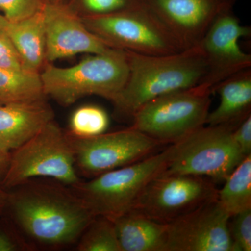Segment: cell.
I'll use <instances>...</instances> for the list:
<instances>
[{"label":"cell","instance_id":"cell-8","mask_svg":"<svg viewBox=\"0 0 251 251\" xmlns=\"http://www.w3.org/2000/svg\"><path fill=\"white\" fill-rule=\"evenodd\" d=\"M81 18L90 31L112 49L148 55L184 50L165 25L144 4L116 14Z\"/></svg>","mask_w":251,"mask_h":251},{"label":"cell","instance_id":"cell-1","mask_svg":"<svg viewBox=\"0 0 251 251\" xmlns=\"http://www.w3.org/2000/svg\"><path fill=\"white\" fill-rule=\"evenodd\" d=\"M29 180L10 189L6 209L34 242L52 248L77 243L95 216L71 186Z\"/></svg>","mask_w":251,"mask_h":251},{"label":"cell","instance_id":"cell-17","mask_svg":"<svg viewBox=\"0 0 251 251\" xmlns=\"http://www.w3.org/2000/svg\"><path fill=\"white\" fill-rule=\"evenodd\" d=\"M113 221L122 251H165L168 224L131 210Z\"/></svg>","mask_w":251,"mask_h":251},{"label":"cell","instance_id":"cell-18","mask_svg":"<svg viewBox=\"0 0 251 251\" xmlns=\"http://www.w3.org/2000/svg\"><path fill=\"white\" fill-rule=\"evenodd\" d=\"M43 9L21 21L9 22L5 29L25 68L29 72L38 74L47 64Z\"/></svg>","mask_w":251,"mask_h":251},{"label":"cell","instance_id":"cell-19","mask_svg":"<svg viewBox=\"0 0 251 251\" xmlns=\"http://www.w3.org/2000/svg\"><path fill=\"white\" fill-rule=\"evenodd\" d=\"M45 99L39 74L0 68V105L30 103Z\"/></svg>","mask_w":251,"mask_h":251},{"label":"cell","instance_id":"cell-27","mask_svg":"<svg viewBox=\"0 0 251 251\" xmlns=\"http://www.w3.org/2000/svg\"><path fill=\"white\" fill-rule=\"evenodd\" d=\"M232 135L244 156L251 154V115H248L234 128Z\"/></svg>","mask_w":251,"mask_h":251},{"label":"cell","instance_id":"cell-22","mask_svg":"<svg viewBox=\"0 0 251 251\" xmlns=\"http://www.w3.org/2000/svg\"><path fill=\"white\" fill-rule=\"evenodd\" d=\"M109 125L110 119L105 110L97 105H84L72 114L68 132L79 138H90L105 133Z\"/></svg>","mask_w":251,"mask_h":251},{"label":"cell","instance_id":"cell-31","mask_svg":"<svg viewBox=\"0 0 251 251\" xmlns=\"http://www.w3.org/2000/svg\"><path fill=\"white\" fill-rule=\"evenodd\" d=\"M9 24V21L3 15L0 14V31H5Z\"/></svg>","mask_w":251,"mask_h":251},{"label":"cell","instance_id":"cell-11","mask_svg":"<svg viewBox=\"0 0 251 251\" xmlns=\"http://www.w3.org/2000/svg\"><path fill=\"white\" fill-rule=\"evenodd\" d=\"M231 216L217 198L168 224L164 251H233Z\"/></svg>","mask_w":251,"mask_h":251},{"label":"cell","instance_id":"cell-5","mask_svg":"<svg viewBox=\"0 0 251 251\" xmlns=\"http://www.w3.org/2000/svg\"><path fill=\"white\" fill-rule=\"evenodd\" d=\"M42 177L71 187L81 181L67 132L54 120L11 151L1 187L10 190L29 180Z\"/></svg>","mask_w":251,"mask_h":251},{"label":"cell","instance_id":"cell-23","mask_svg":"<svg viewBox=\"0 0 251 251\" xmlns=\"http://www.w3.org/2000/svg\"><path fill=\"white\" fill-rule=\"evenodd\" d=\"M229 232L233 251H251V209L231 216Z\"/></svg>","mask_w":251,"mask_h":251},{"label":"cell","instance_id":"cell-3","mask_svg":"<svg viewBox=\"0 0 251 251\" xmlns=\"http://www.w3.org/2000/svg\"><path fill=\"white\" fill-rule=\"evenodd\" d=\"M39 75L46 97L61 105H70L90 95L112 102L126 82L128 59L125 50L111 48L102 53L90 54L72 67L47 63Z\"/></svg>","mask_w":251,"mask_h":251},{"label":"cell","instance_id":"cell-14","mask_svg":"<svg viewBox=\"0 0 251 251\" xmlns=\"http://www.w3.org/2000/svg\"><path fill=\"white\" fill-rule=\"evenodd\" d=\"M47 63L77 54L102 53L111 48L86 27L74 11L57 4H45L43 9Z\"/></svg>","mask_w":251,"mask_h":251},{"label":"cell","instance_id":"cell-13","mask_svg":"<svg viewBox=\"0 0 251 251\" xmlns=\"http://www.w3.org/2000/svg\"><path fill=\"white\" fill-rule=\"evenodd\" d=\"M233 11L219 16L211 25L199 46L205 57L207 75L204 84L214 92L220 82L251 69V55L244 52L239 41L251 34Z\"/></svg>","mask_w":251,"mask_h":251},{"label":"cell","instance_id":"cell-2","mask_svg":"<svg viewBox=\"0 0 251 251\" xmlns=\"http://www.w3.org/2000/svg\"><path fill=\"white\" fill-rule=\"evenodd\" d=\"M125 52L128 77L112 101L120 115L132 118L153 99L205 82L207 66L199 45L166 55Z\"/></svg>","mask_w":251,"mask_h":251},{"label":"cell","instance_id":"cell-16","mask_svg":"<svg viewBox=\"0 0 251 251\" xmlns=\"http://www.w3.org/2000/svg\"><path fill=\"white\" fill-rule=\"evenodd\" d=\"M220 95L219 105L209 112L206 125L216 126L242 121L251 114V69L226 79L216 85Z\"/></svg>","mask_w":251,"mask_h":251},{"label":"cell","instance_id":"cell-28","mask_svg":"<svg viewBox=\"0 0 251 251\" xmlns=\"http://www.w3.org/2000/svg\"><path fill=\"white\" fill-rule=\"evenodd\" d=\"M29 246L11 232L0 227V251L25 250Z\"/></svg>","mask_w":251,"mask_h":251},{"label":"cell","instance_id":"cell-7","mask_svg":"<svg viewBox=\"0 0 251 251\" xmlns=\"http://www.w3.org/2000/svg\"><path fill=\"white\" fill-rule=\"evenodd\" d=\"M241 122L204 126L176 143L164 173L202 176L215 184L225 181L245 158L232 135Z\"/></svg>","mask_w":251,"mask_h":251},{"label":"cell","instance_id":"cell-6","mask_svg":"<svg viewBox=\"0 0 251 251\" xmlns=\"http://www.w3.org/2000/svg\"><path fill=\"white\" fill-rule=\"evenodd\" d=\"M212 88L206 84L150 100L132 119V128L163 143H177L206 125Z\"/></svg>","mask_w":251,"mask_h":251},{"label":"cell","instance_id":"cell-15","mask_svg":"<svg viewBox=\"0 0 251 251\" xmlns=\"http://www.w3.org/2000/svg\"><path fill=\"white\" fill-rule=\"evenodd\" d=\"M54 114L45 100L0 105V144L10 151L32 138Z\"/></svg>","mask_w":251,"mask_h":251},{"label":"cell","instance_id":"cell-20","mask_svg":"<svg viewBox=\"0 0 251 251\" xmlns=\"http://www.w3.org/2000/svg\"><path fill=\"white\" fill-rule=\"evenodd\" d=\"M217 199L232 216L251 209V154L245 158L225 180Z\"/></svg>","mask_w":251,"mask_h":251},{"label":"cell","instance_id":"cell-29","mask_svg":"<svg viewBox=\"0 0 251 251\" xmlns=\"http://www.w3.org/2000/svg\"><path fill=\"white\" fill-rule=\"evenodd\" d=\"M11 152V151L6 150L0 144V186H1L9 167Z\"/></svg>","mask_w":251,"mask_h":251},{"label":"cell","instance_id":"cell-4","mask_svg":"<svg viewBox=\"0 0 251 251\" xmlns=\"http://www.w3.org/2000/svg\"><path fill=\"white\" fill-rule=\"evenodd\" d=\"M176 143L140 161L107 172L72 186L95 216L115 221L129 211L146 187L166 171L176 151Z\"/></svg>","mask_w":251,"mask_h":251},{"label":"cell","instance_id":"cell-10","mask_svg":"<svg viewBox=\"0 0 251 251\" xmlns=\"http://www.w3.org/2000/svg\"><path fill=\"white\" fill-rule=\"evenodd\" d=\"M218 191L215 183L208 178L163 173L147 185L130 210L170 224L216 199Z\"/></svg>","mask_w":251,"mask_h":251},{"label":"cell","instance_id":"cell-21","mask_svg":"<svg viewBox=\"0 0 251 251\" xmlns=\"http://www.w3.org/2000/svg\"><path fill=\"white\" fill-rule=\"evenodd\" d=\"M79 251H122L115 223L96 216L77 241Z\"/></svg>","mask_w":251,"mask_h":251},{"label":"cell","instance_id":"cell-26","mask_svg":"<svg viewBox=\"0 0 251 251\" xmlns=\"http://www.w3.org/2000/svg\"><path fill=\"white\" fill-rule=\"evenodd\" d=\"M0 68L17 72L27 71L5 31H0Z\"/></svg>","mask_w":251,"mask_h":251},{"label":"cell","instance_id":"cell-24","mask_svg":"<svg viewBox=\"0 0 251 251\" xmlns=\"http://www.w3.org/2000/svg\"><path fill=\"white\" fill-rule=\"evenodd\" d=\"M84 15L89 16H105L143 6L142 0H81Z\"/></svg>","mask_w":251,"mask_h":251},{"label":"cell","instance_id":"cell-9","mask_svg":"<svg viewBox=\"0 0 251 251\" xmlns=\"http://www.w3.org/2000/svg\"><path fill=\"white\" fill-rule=\"evenodd\" d=\"M67 132L77 173L89 179L136 163L164 145L132 127L90 138H79Z\"/></svg>","mask_w":251,"mask_h":251},{"label":"cell","instance_id":"cell-12","mask_svg":"<svg viewBox=\"0 0 251 251\" xmlns=\"http://www.w3.org/2000/svg\"><path fill=\"white\" fill-rule=\"evenodd\" d=\"M239 0H142L183 49L199 45L219 16L233 11Z\"/></svg>","mask_w":251,"mask_h":251},{"label":"cell","instance_id":"cell-25","mask_svg":"<svg viewBox=\"0 0 251 251\" xmlns=\"http://www.w3.org/2000/svg\"><path fill=\"white\" fill-rule=\"evenodd\" d=\"M41 0H0V11L9 22L33 16L44 9Z\"/></svg>","mask_w":251,"mask_h":251},{"label":"cell","instance_id":"cell-30","mask_svg":"<svg viewBox=\"0 0 251 251\" xmlns=\"http://www.w3.org/2000/svg\"><path fill=\"white\" fill-rule=\"evenodd\" d=\"M9 192L7 190L0 186V216L6 211L7 206Z\"/></svg>","mask_w":251,"mask_h":251}]
</instances>
